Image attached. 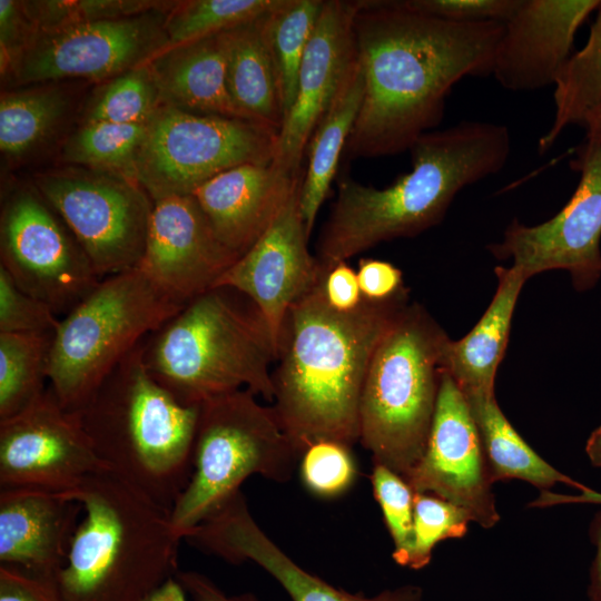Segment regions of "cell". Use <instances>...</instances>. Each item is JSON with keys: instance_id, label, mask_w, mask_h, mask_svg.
I'll return each mask as SVG.
<instances>
[{"instance_id": "36", "label": "cell", "mask_w": 601, "mask_h": 601, "mask_svg": "<svg viewBox=\"0 0 601 601\" xmlns=\"http://www.w3.org/2000/svg\"><path fill=\"white\" fill-rule=\"evenodd\" d=\"M175 3L154 0L21 1L23 12L36 32L134 17L155 10L168 11Z\"/></svg>"}, {"instance_id": "31", "label": "cell", "mask_w": 601, "mask_h": 601, "mask_svg": "<svg viewBox=\"0 0 601 601\" xmlns=\"http://www.w3.org/2000/svg\"><path fill=\"white\" fill-rule=\"evenodd\" d=\"M52 336L0 333V421L20 413L46 391Z\"/></svg>"}, {"instance_id": "9", "label": "cell", "mask_w": 601, "mask_h": 601, "mask_svg": "<svg viewBox=\"0 0 601 601\" xmlns=\"http://www.w3.org/2000/svg\"><path fill=\"white\" fill-rule=\"evenodd\" d=\"M184 306L138 268L101 279L52 336L47 376L61 406L79 412L109 373Z\"/></svg>"}, {"instance_id": "45", "label": "cell", "mask_w": 601, "mask_h": 601, "mask_svg": "<svg viewBox=\"0 0 601 601\" xmlns=\"http://www.w3.org/2000/svg\"><path fill=\"white\" fill-rule=\"evenodd\" d=\"M323 290L328 305L338 312H351L363 302L357 273L346 262L326 268Z\"/></svg>"}, {"instance_id": "4", "label": "cell", "mask_w": 601, "mask_h": 601, "mask_svg": "<svg viewBox=\"0 0 601 601\" xmlns=\"http://www.w3.org/2000/svg\"><path fill=\"white\" fill-rule=\"evenodd\" d=\"M63 494L82 506L57 577L65 601H146L176 577L183 538L169 509L111 469Z\"/></svg>"}, {"instance_id": "18", "label": "cell", "mask_w": 601, "mask_h": 601, "mask_svg": "<svg viewBox=\"0 0 601 601\" xmlns=\"http://www.w3.org/2000/svg\"><path fill=\"white\" fill-rule=\"evenodd\" d=\"M240 257L216 236L193 195L154 201L138 269L167 297L186 305L214 288Z\"/></svg>"}, {"instance_id": "20", "label": "cell", "mask_w": 601, "mask_h": 601, "mask_svg": "<svg viewBox=\"0 0 601 601\" xmlns=\"http://www.w3.org/2000/svg\"><path fill=\"white\" fill-rule=\"evenodd\" d=\"M187 542L229 563H256L293 601H421L423 597V590L413 584L386 589L373 597L349 593L309 573L259 528L240 491L194 528Z\"/></svg>"}, {"instance_id": "5", "label": "cell", "mask_w": 601, "mask_h": 601, "mask_svg": "<svg viewBox=\"0 0 601 601\" xmlns=\"http://www.w3.org/2000/svg\"><path fill=\"white\" fill-rule=\"evenodd\" d=\"M277 356L258 308L229 287L194 298L144 341L148 372L186 406L239 390L273 401Z\"/></svg>"}, {"instance_id": "51", "label": "cell", "mask_w": 601, "mask_h": 601, "mask_svg": "<svg viewBox=\"0 0 601 601\" xmlns=\"http://www.w3.org/2000/svg\"><path fill=\"white\" fill-rule=\"evenodd\" d=\"M584 140L601 142V112L585 127Z\"/></svg>"}, {"instance_id": "44", "label": "cell", "mask_w": 601, "mask_h": 601, "mask_svg": "<svg viewBox=\"0 0 601 601\" xmlns=\"http://www.w3.org/2000/svg\"><path fill=\"white\" fill-rule=\"evenodd\" d=\"M0 601H65L57 583L0 565Z\"/></svg>"}, {"instance_id": "37", "label": "cell", "mask_w": 601, "mask_h": 601, "mask_svg": "<svg viewBox=\"0 0 601 601\" xmlns=\"http://www.w3.org/2000/svg\"><path fill=\"white\" fill-rule=\"evenodd\" d=\"M469 513L428 493H414L413 542L405 566L420 570L428 564L435 545L467 532Z\"/></svg>"}, {"instance_id": "50", "label": "cell", "mask_w": 601, "mask_h": 601, "mask_svg": "<svg viewBox=\"0 0 601 601\" xmlns=\"http://www.w3.org/2000/svg\"><path fill=\"white\" fill-rule=\"evenodd\" d=\"M585 453L594 466L601 467V425L588 437Z\"/></svg>"}, {"instance_id": "41", "label": "cell", "mask_w": 601, "mask_h": 601, "mask_svg": "<svg viewBox=\"0 0 601 601\" xmlns=\"http://www.w3.org/2000/svg\"><path fill=\"white\" fill-rule=\"evenodd\" d=\"M522 0H397L402 7L431 17L457 21L504 23Z\"/></svg>"}, {"instance_id": "1", "label": "cell", "mask_w": 601, "mask_h": 601, "mask_svg": "<svg viewBox=\"0 0 601 601\" xmlns=\"http://www.w3.org/2000/svg\"><path fill=\"white\" fill-rule=\"evenodd\" d=\"M354 32L364 96L344 151L367 158L411 149L441 124L455 83L491 75L503 23L450 21L397 0H359Z\"/></svg>"}, {"instance_id": "23", "label": "cell", "mask_w": 601, "mask_h": 601, "mask_svg": "<svg viewBox=\"0 0 601 601\" xmlns=\"http://www.w3.org/2000/svg\"><path fill=\"white\" fill-rule=\"evenodd\" d=\"M304 178L273 161L244 164L201 185L193 196L218 239L243 255L268 229Z\"/></svg>"}, {"instance_id": "3", "label": "cell", "mask_w": 601, "mask_h": 601, "mask_svg": "<svg viewBox=\"0 0 601 601\" xmlns=\"http://www.w3.org/2000/svg\"><path fill=\"white\" fill-rule=\"evenodd\" d=\"M412 170L386 188L351 178L336 199L317 242L326 268L380 243L420 235L441 223L465 187L500 173L511 152L506 126L463 120L421 136L411 147Z\"/></svg>"}, {"instance_id": "2", "label": "cell", "mask_w": 601, "mask_h": 601, "mask_svg": "<svg viewBox=\"0 0 601 601\" xmlns=\"http://www.w3.org/2000/svg\"><path fill=\"white\" fill-rule=\"evenodd\" d=\"M325 273L289 308L273 371V407L299 455L318 441L358 442L370 363L408 305V297L382 303L363 298L351 312L335 311L324 296Z\"/></svg>"}, {"instance_id": "11", "label": "cell", "mask_w": 601, "mask_h": 601, "mask_svg": "<svg viewBox=\"0 0 601 601\" xmlns=\"http://www.w3.org/2000/svg\"><path fill=\"white\" fill-rule=\"evenodd\" d=\"M36 187L100 279L138 267L154 201L137 183L92 169L62 170L40 175Z\"/></svg>"}, {"instance_id": "30", "label": "cell", "mask_w": 601, "mask_h": 601, "mask_svg": "<svg viewBox=\"0 0 601 601\" xmlns=\"http://www.w3.org/2000/svg\"><path fill=\"white\" fill-rule=\"evenodd\" d=\"M67 92L58 86H38L3 92L0 99V149L20 157L40 145L63 118Z\"/></svg>"}, {"instance_id": "12", "label": "cell", "mask_w": 601, "mask_h": 601, "mask_svg": "<svg viewBox=\"0 0 601 601\" xmlns=\"http://www.w3.org/2000/svg\"><path fill=\"white\" fill-rule=\"evenodd\" d=\"M0 266L24 293L69 313L101 280L71 231L39 194L18 189L0 220Z\"/></svg>"}, {"instance_id": "16", "label": "cell", "mask_w": 601, "mask_h": 601, "mask_svg": "<svg viewBox=\"0 0 601 601\" xmlns=\"http://www.w3.org/2000/svg\"><path fill=\"white\" fill-rule=\"evenodd\" d=\"M404 480L414 492L462 508L485 529L500 520L475 422L464 394L445 371L424 453Z\"/></svg>"}, {"instance_id": "48", "label": "cell", "mask_w": 601, "mask_h": 601, "mask_svg": "<svg viewBox=\"0 0 601 601\" xmlns=\"http://www.w3.org/2000/svg\"><path fill=\"white\" fill-rule=\"evenodd\" d=\"M564 503H595L601 504V492L587 487L578 495H564L548 491L543 494V504L551 506Z\"/></svg>"}, {"instance_id": "42", "label": "cell", "mask_w": 601, "mask_h": 601, "mask_svg": "<svg viewBox=\"0 0 601 601\" xmlns=\"http://www.w3.org/2000/svg\"><path fill=\"white\" fill-rule=\"evenodd\" d=\"M36 31L27 19L21 1L0 0V67L8 78L14 63Z\"/></svg>"}, {"instance_id": "24", "label": "cell", "mask_w": 601, "mask_h": 601, "mask_svg": "<svg viewBox=\"0 0 601 601\" xmlns=\"http://www.w3.org/2000/svg\"><path fill=\"white\" fill-rule=\"evenodd\" d=\"M226 31L185 45L166 48L148 66L162 106L181 110L245 119L227 87Z\"/></svg>"}, {"instance_id": "14", "label": "cell", "mask_w": 601, "mask_h": 601, "mask_svg": "<svg viewBox=\"0 0 601 601\" xmlns=\"http://www.w3.org/2000/svg\"><path fill=\"white\" fill-rule=\"evenodd\" d=\"M168 11L36 32L8 78L22 85L114 78L167 48L164 24Z\"/></svg>"}, {"instance_id": "26", "label": "cell", "mask_w": 601, "mask_h": 601, "mask_svg": "<svg viewBox=\"0 0 601 601\" xmlns=\"http://www.w3.org/2000/svg\"><path fill=\"white\" fill-rule=\"evenodd\" d=\"M264 16L226 31L227 87L245 119L279 132L284 109L277 69L264 33Z\"/></svg>"}, {"instance_id": "38", "label": "cell", "mask_w": 601, "mask_h": 601, "mask_svg": "<svg viewBox=\"0 0 601 601\" xmlns=\"http://www.w3.org/2000/svg\"><path fill=\"white\" fill-rule=\"evenodd\" d=\"M303 484L314 495L334 499L354 484L357 475L351 446L336 441H318L299 457Z\"/></svg>"}, {"instance_id": "6", "label": "cell", "mask_w": 601, "mask_h": 601, "mask_svg": "<svg viewBox=\"0 0 601 601\" xmlns=\"http://www.w3.org/2000/svg\"><path fill=\"white\" fill-rule=\"evenodd\" d=\"M144 341L76 413L98 456L171 510L190 479L200 406L179 403L156 382L145 364Z\"/></svg>"}, {"instance_id": "10", "label": "cell", "mask_w": 601, "mask_h": 601, "mask_svg": "<svg viewBox=\"0 0 601 601\" xmlns=\"http://www.w3.org/2000/svg\"><path fill=\"white\" fill-rule=\"evenodd\" d=\"M277 138V131L249 120L161 106L148 121L136 183L152 201L193 195L227 169L272 162Z\"/></svg>"}, {"instance_id": "27", "label": "cell", "mask_w": 601, "mask_h": 601, "mask_svg": "<svg viewBox=\"0 0 601 601\" xmlns=\"http://www.w3.org/2000/svg\"><path fill=\"white\" fill-rule=\"evenodd\" d=\"M364 96L359 61L348 71L308 144V167L300 185L299 207L311 235L316 216L336 176L342 152Z\"/></svg>"}, {"instance_id": "40", "label": "cell", "mask_w": 601, "mask_h": 601, "mask_svg": "<svg viewBox=\"0 0 601 601\" xmlns=\"http://www.w3.org/2000/svg\"><path fill=\"white\" fill-rule=\"evenodd\" d=\"M59 322L48 304L21 290L0 266V333L53 334Z\"/></svg>"}, {"instance_id": "33", "label": "cell", "mask_w": 601, "mask_h": 601, "mask_svg": "<svg viewBox=\"0 0 601 601\" xmlns=\"http://www.w3.org/2000/svg\"><path fill=\"white\" fill-rule=\"evenodd\" d=\"M147 128L148 122H85L67 139L62 159L136 183V161Z\"/></svg>"}, {"instance_id": "19", "label": "cell", "mask_w": 601, "mask_h": 601, "mask_svg": "<svg viewBox=\"0 0 601 601\" xmlns=\"http://www.w3.org/2000/svg\"><path fill=\"white\" fill-rule=\"evenodd\" d=\"M358 1L324 0L306 48L295 101L278 132L273 162L289 171L300 162L311 138L348 71L358 59L354 18Z\"/></svg>"}, {"instance_id": "28", "label": "cell", "mask_w": 601, "mask_h": 601, "mask_svg": "<svg viewBox=\"0 0 601 601\" xmlns=\"http://www.w3.org/2000/svg\"><path fill=\"white\" fill-rule=\"evenodd\" d=\"M463 393V392H462ZM483 446L492 482L522 480L545 491L556 483L587 486L543 460L515 431L494 394H464Z\"/></svg>"}, {"instance_id": "34", "label": "cell", "mask_w": 601, "mask_h": 601, "mask_svg": "<svg viewBox=\"0 0 601 601\" xmlns=\"http://www.w3.org/2000/svg\"><path fill=\"white\" fill-rule=\"evenodd\" d=\"M283 0H190L176 1L166 13L167 48L214 36L257 19Z\"/></svg>"}, {"instance_id": "13", "label": "cell", "mask_w": 601, "mask_h": 601, "mask_svg": "<svg viewBox=\"0 0 601 601\" xmlns=\"http://www.w3.org/2000/svg\"><path fill=\"white\" fill-rule=\"evenodd\" d=\"M571 165L580 181L565 206L538 225L513 219L487 249L528 279L564 270L575 290L588 292L601 279V142L584 140Z\"/></svg>"}, {"instance_id": "8", "label": "cell", "mask_w": 601, "mask_h": 601, "mask_svg": "<svg viewBox=\"0 0 601 601\" xmlns=\"http://www.w3.org/2000/svg\"><path fill=\"white\" fill-rule=\"evenodd\" d=\"M249 390L211 398L199 407L190 479L170 510L184 539L257 474L284 483L292 479L299 453L273 406Z\"/></svg>"}, {"instance_id": "49", "label": "cell", "mask_w": 601, "mask_h": 601, "mask_svg": "<svg viewBox=\"0 0 601 601\" xmlns=\"http://www.w3.org/2000/svg\"><path fill=\"white\" fill-rule=\"evenodd\" d=\"M146 601H187L186 592L179 582L171 578L166 581L155 593Z\"/></svg>"}, {"instance_id": "35", "label": "cell", "mask_w": 601, "mask_h": 601, "mask_svg": "<svg viewBox=\"0 0 601 601\" xmlns=\"http://www.w3.org/2000/svg\"><path fill=\"white\" fill-rule=\"evenodd\" d=\"M161 106L147 62L111 78L91 102L85 122L144 124Z\"/></svg>"}, {"instance_id": "17", "label": "cell", "mask_w": 601, "mask_h": 601, "mask_svg": "<svg viewBox=\"0 0 601 601\" xmlns=\"http://www.w3.org/2000/svg\"><path fill=\"white\" fill-rule=\"evenodd\" d=\"M300 185L268 229L215 286L236 289L255 304L277 353L289 308L317 284L326 269L308 250L309 234L299 207Z\"/></svg>"}, {"instance_id": "15", "label": "cell", "mask_w": 601, "mask_h": 601, "mask_svg": "<svg viewBox=\"0 0 601 601\" xmlns=\"http://www.w3.org/2000/svg\"><path fill=\"white\" fill-rule=\"evenodd\" d=\"M106 469L78 413L63 408L50 386L0 421V489L67 493Z\"/></svg>"}, {"instance_id": "21", "label": "cell", "mask_w": 601, "mask_h": 601, "mask_svg": "<svg viewBox=\"0 0 601 601\" xmlns=\"http://www.w3.org/2000/svg\"><path fill=\"white\" fill-rule=\"evenodd\" d=\"M600 6V0H522L503 23L491 75L511 91L554 86L578 29Z\"/></svg>"}, {"instance_id": "46", "label": "cell", "mask_w": 601, "mask_h": 601, "mask_svg": "<svg viewBox=\"0 0 601 601\" xmlns=\"http://www.w3.org/2000/svg\"><path fill=\"white\" fill-rule=\"evenodd\" d=\"M175 579L194 601H259L252 593L228 595L197 571H178Z\"/></svg>"}, {"instance_id": "32", "label": "cell", "mask_w": 601, "mask_h": 601, "mask_svg": "<svg viewBox=\"0 0 601 601\" xmlns=\"http://www.w3.org/2000/svg\"><path fill=\"white\" fill-rule=\"evenodd\" d=\"M323 2L283 0L263 17L264 33L278 73L284 119L295 101L300 65Z\"/></svg>"}, {"instance_id": "47", "label": "cell", "mask_w": 601, "mask_h": 601, "mask_svg": "<svg viewBox=\"0 0 601 601\" xmlns=\"http://www.w3.org/2000/svg\"><path fill=\"white\" fill-rule=\"evenodd\" d=\"M589 532L597 553L591 566L588 597L590 601H601V511L594 514Z\"/></svg>"}, {"instance_id": "29", "label": "cell", "mask_w": 601, "mask_h": 601, "mask_svg": "<svg viewBox=\"0 0 601 601\" xmlns=\"http://www.w3.org/2000/svg\"><path fill=\"white\" fill-rule=\"evenodd\" d=\"M554 117L539 140V150H548L571 125L584 128L601 112V6L589 38L571 55L554 83Z\"/></svg>"}, {"instance_id": "39", "label": "cell", "mask_w": 601, "mask_h": 601, "mask_svg": "<svg viewBox=\"0 0 601 601\" xmlns=\"http://www.w3.org/2000/svg\"><path fill=\"white\" fill-rule=\"evenodd\" d=\"M371 482L394 543L393 559L405 566L413 542L414 491L388 467L374 463Z\"/></svg>"}, {"instance_id": "25", "label": "cell", "mask_w": 601, "mask_h": 601, "mask_svg": "<svg viewBox=\"0 0 601 601\" xmlns=\"http://www.w3.org/2000/svg\"><path fill=\"white\" fill-rule=\"evenodd\" d=\"M496 288L491 303L473 328L450 339L444 371L463 394H494L497 368L505 354L518 298L528 278L510 265L494 268Z\"/></svg>"}, {"instance_id": "7", "label": "cell", "mask_w": 601, "mask_h": 601, "mask_svg": "<svg viewBox=\"0 0 601 601\" xmlns=\"http://www.w3.org/2000/svg\"><path fill=\"white\" fill-rule=\"evenodd\" d=\"M450 339L423 305L411 303L370 363L359 401L358 442L374 463L403 479L424 453Z\"/></svg>"}, {"instance_id": "43", "label": "cell", "mask_w": 601, "mask_h": 601, "mask_svg": "<svg viewBox=\"0 0 601 601\" xmlns=\"http://www.w3.org/2000/svg\"><path fill=\"white\" fill-rule=\"evenodd\" d=\"M362 297L370 302H391L408 297L402 270L390 262L363 258L357 267Z\"/></svg>"}, {"instance_id": "22", "label": "cell", "mask_w": 601, "mask_h": 601, "mask_svg": "<svg viewBox=\"0 0 601 601\" xmlns=\"http://www.w3.org/2000/svg\"><path fill=\"white\" fill-rule=\"evenodd\" d=\"M81 513L63 493L0 489V565L57 583Z\"/></svg>"}]
</instances>
